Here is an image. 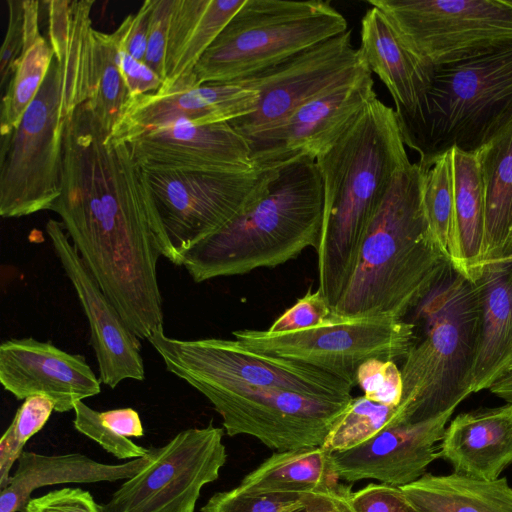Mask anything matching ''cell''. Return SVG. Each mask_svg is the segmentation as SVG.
<instances>
[{
    "instance_id": "cell-15",
    "label": "cell",
    "mask_w": 512,
    "mask_h": 512,
    "mask_svg": "<svg viewBox=\"0 0 512 512\" xmlns=\"http://www.w3.org/2000/svg\"><path fill=\"white\" fill-rule=\"evenodd\" d=\"M365 66L348 30L235 82L256 90L259 103L253 113L229 123L245 138L266 131Z\"/></svg>"
},
{
    "instance_id": "cell-11",
    "label": "cell",
    "mask_w": 512,
    "mask_h": 512,
    "mask_svg": "<svg viewBox=\"0 0 512 512\" xmlns=\"http://www.w3.org/2000/svg\"><path fill=\"white\" fill-rule=\"evenodd\" d=\"M391 21L409 50L433 68L512 42L509 0H369Z\"/></svg>"
},
{
    "instance_id": "cell-28",
    "label": "cell",
    "mask_w": 512,
    "mask_h": 512,
    "mask_svg": "<svg viewBox=\"0 0 512 512\" xmlns=\"http://www.w3.org/2000/svg\"><path fill=\"white\" fill-rule=\"evenodd\" d=\"M332 452L322 446L277 451L248 473L238 485L256 496L300 499L339 484Z\"/></svg>"
},
{
    "instance_id": "cell-4",
    "label": "cell",
    "mask_w": 512,
    "mask_h": 512,
    "mask_svg": "<svg viewBox=\"0 0 512 512\" xmlns=\"http://www.w3.org/2000/svg\"><path fill=\"white\" fill-rule=\"evenodd\" d=\"M323 222V185L315 160L278 168L266 195L251 209L183 255L196 283L273 268L317 248Z\"/></svg>"
},
{
    "instance_id": "cell-40",
    "label": "cell",
    "mask_w": 512,
    "mask_h": 512,
    "mask_svg": "<svg viewBox=\"0 0 512 512\" xmlns=\"http://www.w3.org/2000/svg\"><path fill=\"white\" fill-rule=\"evenodd\" d=\"M332 310L323 294L317 289L304 296L282 313L267 329L270 333L294 332L324 322Z\"/></svg>"
},
{
    "instance_id": "cell-36",
    "label": "cell",
    "mask_w": 512,
    "mask_h": 512,
    "mask_svg": "<svg viewBox=\"0 0 512 512\" xmlns=\"http://www.w3.org/2000/svg\"><path fill=\"white\" fill-rule=\"evenodd\" d=\"M94 37L98 78L94 94L87 102L110 135L130 94L118 66V45L114 33L95 30Z\"/></svg>"
},
{
    "instance_id": "cell-7",
    "label": "cell",
    "mask_w": 512,
    "mask_h": 512,
    "mask_svg": "<svg viewBox=\"0 0 512 512\" xmlns=\"http://www.w3.org/2000/svg\"><path fill=\"white\" fill-rule=\"evenodd\" d=\"M346 31L329 1L245 0L194 68L195 84L240 81Z\"/></svg>"
},
{
    "instance_id": "cell-35",
    "label": "cell",
    "mask_w": 512,
    "mask_h": 512,
    "mask_svg": "<svg viewBox=\"0 0 512 512\" xmlns=\"http://www.w3.org/2000/svg\"><path fill=\"white\" fill-rule=\"evenodd\" d=\"M399 424L398 406L376 403L364 396L352 398L321 446L330 452L349 450Z\"/></svg>"
},
{
    "instance_id": "cell-10",
    "label": "cell",
    "mask_w": 512,
    "mask_h": 512,
    "mask_svg": "<svg viewBox=\"0 0 512 512\" xmlns=\"http://www.w3.org/2000/svg\"><path fill=\"white\" fill-rule=\"evenodd\" d=\"M232 335L253 351L304 363L352 388L357 385V371L364 362L404 360L416 339L414 324L401 318L345 317L332 312L321 324L299 331L242 329Z\"/></svg>"
},
{
    "instance_id": "cell-33",
    "label": "cell",
    "mask_w": 512,
    "mask_h": 512,
    "mask_svg": "<svg viewBox=\"0 0 512 512\" xmlns=\"http://www.w3.org/2000/svg\"><path fill=\"white\" fill-rule=\"evenodd\" d=\"M418 163L423 172V202L430 229L444 255L460 270L452 149Z\"/></svg>"
},
{
    "instance_id": "cell-31",
    "label": "cell",
    "mask_w": 512,
    "mask_h": 512,
    "mask_svg": "<svg viewBox=\"0 0 512 512\" xmlns=\"http://www.w3.org/2000/svg\"><path fill=\"white\" fill-rule=\"evenodd\" d=\"M39 10V1L23 0V46L2 99L1 136L18 126L54 59L50 43L40 34Z\"/></svg>"
},
{
    "instance_id": "cell-32",
    "label": "cell",
    "mask_w": 512,
    "mask_h": 512,
    "mask_svg": "<svg viewBox=\"0 0 512 512\" xmlns=\"http://www.w3.org/2000/svg\"><path fill=\"white\" fill-rule=\"evenodd\" d=\"M454 208L460 270L471 277L483 262L485 196L476 152L452 148Z\"/></svg>"
},
{
    "instance_id": "cell-26",
    "label": "cell",
    "mask_w": 512,
    "mask_h": 512,
    "mask_svg": "<svg viewBox=\"0 0 512 512\" xmlns=\"http://www.w3.org/2000/svg\"><path fill=\"white\" fill-rule=\"evenodd\" d=\"M148 456L123 464L97 462L81 453L43 455L23 451L15 473L0 492V512H23L38 488L63 483H95L126 480L137 474Z\"/></svg>"
},
{
    "instance_id": "cell-25",
    "label": "cell",
    "mask_w": 512,
    "mask_h": 512,
    "mask_svg": "<svg viewBox=\"0 0 512 512\" xmlns=\"http://www.w3.org/2000/svg\"><path fill=\"white\" fill-rule=\"evenodd\" d=\"M49 43L62 74L63 112L70 116L92 98L98 78L93 0L44 1Z\"/></svg>"
},
{
    "instance_id": "cell-30",
    "label": "cell",
    "mask_w": 512,
    "mask_h": 512,
    "mask_svg": "<svg viewBox=\"0 0 512 512\" xmlns=\"http://www.w3.org/2000/svg\"><path fill=\"white\" fill-rule=\"evenodd\" d=\"M401 489L419 512H512V487L505 477L426 473Z\"/></svg>"
},
{
    "instance_id": "cell-43",
    "label": "cell",
    "mask_w": 512,
    "mask_h": 512,
    "mask_svg": "<svg viewBox=\"0 0 512 512\" xmlns=\"http://www.w3.org/2000/svg\"><path fill=\"white\" fill-rule=\"evenodd\" d=\"M23 512H102L89 491L62 488L31 498Z\"/></svg>"
},
{
    "instance_id": "cell-41",
    "label": "cell",
    "mask_w": 512,
    "mask_h": 512,
    "mask_svg": "<svg viewBox=\"0 0 512 512\" xmlns=\"http://www.w3.org/2000/svg\"><path fill=\"white\" fill-rule=\"evenodd\" d=\"M356 512H419L401 487L370 483L351 493Z\"/></svg>"
},
{
    "instance_id": "cell-34",
    "label": "cell",
    "mask_w": 512,
    "mask_h": 512,
    "mask_svg": "<svg viewBox=\"0 0 512 512\" xmlns=\"http://www.w3.org/2000/svg\"><path fill=\"white\" fill-rule=\"evenodd\" d=\"M74 413L75 429L117 459L148 456L149 448L130 440V437L138 438L144 435L143 425L136 410L118 408L99 412L79 401L74 406Z\"/></svg>"
},
{
    "instance_id": "cell-24",
    "label": "cell",
    "mask_w": 512,
    "mask_h": 512,
    "mask_svg": "<svg viewBox=\"0 0 512 512\" xmlns=\"http://www.w3.org/2000/svg\"><path fill=\"white\" fill-rule=\"evenodd\" d=\"M439 457L454 473L494 480L512 464V404L461 413L444 432Z\"/></svg>"
},
{
    "instance_id": "cell-14",
    "label": "cell",
    "mask_w": 512,
    "mask_h": 512,
    "mask_svg": "<svg viewBox=\"0 0 512 512\" xmlns=\"http://www.w3.org/2000/svg\"><path fill=\"white\" fill-rule=\"evenodd\" d=\"M222 417L227 435H249L277 451L321 446L350 401L279 388H195Z\"/></svg>"
},
{
    "instance_id": "cell-22",
    "label": "cell",
    "mask_w": 512,
    "mask_h": 512,
    "mask_svg": "<svg viewBox=\"0 0 512 512\" xmlns=\"http://www.w3.org/2000/svg\"><path fill=\"white\" fill-rule=\"evenodd\" d=\"M360 54L391 94L398 120L413 117L432 84L435 68L416 57L389 18L371 6L361 20Z\"/></svg>"
},
{
    "instance_id": "cell-20",
    "label": "cell",
    "mask_w": 512,
    "mask_h": 512,
    "mask_svg": "<svg viewBox=\"0 0 512 512\" xmlns=\"http://www.w3.org/2000/svg\"><path fill=\"white\" fill-rule=\"evenodd\" d=\"M0 382L18 400L50 399L59 413L101 392V381L83 356L32 337L1 343Z\"/></svg>"
},
{
    "instance_id": "cell-3",
    "label": "cell",
    "mask_w": 512,
    "mask_h": 512,
    "mask_svg": "<svg viewBox=\"0 0 512 512\" xmlns=\"http://www.w3.org/2000/svg\"><path fill=\"white\" fill-rule=\"evenodd\" d=\"M450 263L426 216L422 168L410 162L394 175L370 219L332 313L404 319Z\"/></svg>"
},
{
    "instance_id": "cell-1",
    "label": "cell",
    "mask_w": 512,
    "mask_h": 512,
    "mask_svg": "<svg viewBox=\"0 0 512 512\" xmlns=\"http://www.w3.org/2000/svg\"><path fill=\"white\" fill-rule=\"evenodd\" d=\"M88 102L67 117L57 213L77 253L140 340L164 331L157 263L182 261L146 174L126 142L108 140Z\"/></svg>"
},
{
    "instance_id": "cell-37",
    "label": "cell",
    "mask_w": 512,
    "mask_h": 512,
    "mask_svg": "<svg viewBox=\"0 0 512 512\" xmlns=\"http://www.w3.org/2000/svg\"><path fill=\"white\" fill-rule=\"evenodd\" d=\"M55 411L53 402L44 396H31L18 408L11 424L0 439V489L9 483L10 470L24 451L27 441L38 433Z\"/></svg>"
},
{
    "instance_id": "cell-44",
    "label": "cell",
    "mask_w": 512,
    "mask_h": 512,
    "mask_svg": "<svg viewBox=\"0 0 512 512\" xmlns=\"http://www.w3.org/2000/svg\"><path fill=\"white\" fill-rule=\"evenodd\" d=\"M153 0L143 2L137 13L128 15L113 32L118 45L133 58L145 59Z\"/></svg>"
},
{
    "instance_id": "cell-18",
    "label": "cell",
    "mask_w": 512,
    "mask_h": 512,
    "mask_svg": "<svg viewBox=\"0 0 512 512\" xmlns=\"http://www.w3.org/2000/svg\"><path fill=\"white\" fill-rule=\"evenodd\" d=\"M258 103V92L239 83L194 86L184 78L155 92L130 97L107 139L128 142L181 120L197 125L231 122L253 113Z\"/></svg>"
},
{
    "instance_id": "cell-46",
    "label": "cell",
    "mask_w": 512,
    "mask_h": 512,
    "mask_svg": "<svg viewBox=\"0 0 512 512\" xmlns=\"http://www.w3.org/2000/svg\"><path fill=\"white\" fill-rule=\"evenodd\" d=\"M117 60L130 97L155 92L162 86V79L145 62L133 58L119 45Z\"/></svg>"
},
{
    "instance_id": "cell-19",
    "label": "cell",
    "mask_w": 512,
    "mask_h": 512,
    "mask_svg": "<svg viewBox=\"0 0 512 512\" xmlns=\"http://www.w3.org/2000/svg\"><path fill=\"white\" fill-rule=\"evenodd\" d=\"M126 143L144 171L240 174L256 169L246 138L229 122L197 125L176 121Z\"/></svg>"
},
{
    "instance_id": "cell-47",
    "label": "cell",
    "mask_w": 512,
    "mask_h": 512,
    "mask_svg": "<svg viewBox=\"0 0 512 512\" xmlns=\"http://www.w3.org/2000/svg\"><path fill=\"white\" fill-rule=\"evenodd\" d=\"M350 486L338 484L334 488L305 493L300 496L304 512H356L351 503Z\"/></svg>"
},
{
    "instance_id": "cell-5",
    "label": "cell",
    "mask_w": 512,
    "mask_h": 512,
    "mask_svg": "<svg viewBox=\"0 0 512 512\" xmlns=\"http://www.w3.org/2000/svg\"><path fill=\"white\" fill-rule=\"evenodd\" d=\"M412 311L420 336L400 369L402 424L455 410L472 393L481 328L477 287L452 263Z\"/></svg>"
},
{
    "instance_id": "cell-42",
    "label": "cell",
    "mask_w": 512,
    "mask_h": 512,
    "mask_svg": "<svg viewBox=\"0 0 512 512\" xmlns=\"http://www.w3.org/2000/svg\"><path fill=\"white\" fill-rule=\"evenodd\" d=\"M173 0H153L144 62L166 79V46Z\"/></svg>"
},
{
    "instance_id": "cell-21",
    "label": "cell",
    "mask_w": 512,
    "mask_h": 512,
    "mask_svg": "<svg viewBox=\"0 0 512 512\" xmlns=\"http://www.w3.org/2000/svg\"><path fill=\"white\" fill-rule=\"evenodd\" d=\"M454 410L418 422L389 427L352 449L332 452L339 479H364L403 487L426 474L430 463L439 458L446 424Z\"/></svg>"
},
{
    "instance_id": "cell-45",
    "label": "cell",
    "mask_w": 512,
    "mask_h": 512,
    "mask_svg": "<svg viewBox=\"0 0 512 512\" xmlns=\"http://www.w3.org/2000/svg\"><path fill=\"white\" fill-rule=\"evenodd\" d=\"M8 28L0 53V86L8 84L23 46V0H7Z\"/></svg>"
},
{
    "instance_id": "cell-2",
    "label": "cell",
    "mask_w": 512,
    "mask_h": 512,
    "mask_svg": "<svg viewBox=\"0 0 512 512\" xmlns=\"http://www.w3.org/2000/svg\"><path fill=\"white\" fill-rule=\"evenodd\" d=\"M315 161L323 185L318 290L332 309L354 270L378 204L394 175L410 163L395 110L372 100Z\"/></svg>"
},
{
    "instance_id": "cell-6",
    "label": "cell",
    "mask_w": 512,
    "mask_h": 512,
    "mask_svg": "<svg viewBox=\"0 0 512 512\" xmlns=\"http://www.w3.org/2000/svg\"><path fill=\"white\" fill-rule=\"evenodd\" d=\"M512 122V42L435 68L419 111L398 120L408 147L426 160L452 148L476 152Z\"/></svg>"
},
{
    "instance_id": "cell-38",
    "label": "cell",
    "mask_w": 512,
    "mask_h": 512,
    "mask_svg": "<svg viewBox=\"0 0 512 512\" xmlns=\"http://www.w3.org/2000/svg\"><path fill=\"white\" fill-rule=\"evenodd\" d=\"M356 382L363 396L373 402L389 406H398L401 402L402 374L395 361L367 360L359 367Z\"/></svg>"
},
{
    "instance_id": "cell-8",
    "label": "cell",
    "mask_w": 512,
    "mask_h": 512,
    "mask_svg": "<svg viewBox=\"0 0 512 512\" xmlns=\"http://www.w3.org/2000/svg\"><path fill=\"white\" fill-rule=\"evenodd\" d=\"M168 372L194 389L201 385L279 388L337 401H350L352 387L301 362L253 351L234 339L180 340L164 331L147 340Z\"/></svg>"
},
{
    "instance_id": "cell-12",
    "label": "cell",
    "mask_w": 512,
    "mask_h": 512,
    "mask_svg": "<svg viewBox=\"0 0 512 512\" xmlns=\"http://www.w3.org/2000/svg\"><path fill=\"white\" fill-rule=\"evenodd\" d=\"M277 169L248 173L144 171L168 238L181 258L257 204Z\"/></svg>"
},
{
    "instance_id": "cell-23",
    "label": "cell",
    "mask_w": 512,
    "mask_h": 512,
    "mask_svg": "<svg viewBox=\"0 0 512 512\" xmlns=\"http://www.w3.org/2000/svg\"><path fill=\"white\" fill-rule=\"evenodd\" d=\"M478 290L481 328L472 393L512 371V257L486 261L470 277Z\"/></svg>"
},
{
    "instance_id": "cell-27",
    "label": "cell",
    "mask_w": 512,
    "mask_h": 512,
    "mask_svg": "<svg viewBox=\"0 0 512 512\" xmlns=\"http://www.w3.org/2000/svg\"><path fill=\"white\" fill-rule=\"evenodd\" d=\"M245 0H173L166 46L169 86L193 73L197 63Z\"/></svg>"
},
{
    "instance_id": "cell-39",
    "label": "cell",
    "mask_w": 512,
    "mask_h": 512,
    "mask_svg": "<svg viewBox=\"0 0 512 512\" xmlns=\"http://www.w3.org/2000/svg\"><path fill=\"white\" fill-rule=\"evenodd\" d=\"M201 512H304L300 499L256 496L239 486L213 494Z\"/></svg>"
},
{
    "instance_id": "cell-29",
    "label": "cell",
    "mask_w": 512,
    "mask_h": 512,
    "mask_svg": "<svg viewBox=\"0 0 512 512\" xmlns=\"http://www.w3.org/2000/svg\"><path fill=\"white\" fill-rule=\"evenodd\" d=\"M476 154L485 196L483 262L509 258L512 257V122Z\"/></svg>"
},
{
    "instance_id": "cell-13",
    "label": "cell",
    "mask_w": 512,
    "mask_h": 512,
    "mask_svg": "<svg viewBox=\"0 0 512 512\" xmlns=\"http://www.w3.org/2000/svg\"><path fill=\"white\" fill-rule=\"evenodd\" d=\"M224 428L212 423L177 433L151 447L150 459L102 505V512H194L202 488L227 460Z\"/></svg>"
},
{
    "instance_id": "cell-17",
    "label": "cell",
    "mask_w": 512,
    "mask_h": 512,
    "mask_svg": "<svg viewBox=\"0 0 512 512\" xmlns=\"http://www.w3.org/2000/svg\"><path fill=\"white\" fill-rule=\"evenodd\" d=\"M45 230L88 319L100 381L111 388L127 379L143 381L145 368L140 339L102 291L61 222L49 219Z\"/></svg>"
},
{
    "instance_id": "cell-16",
    "label": "cell",
    "mask_w": 512,
    "mask_h": 512,
    "mask_svg": "<svg viewBox=\"0 0 512 512\" xmlns=\"http://www.w3.org/2000/svg\"><path fill=\"white\" fill-rule=\"evenodd\" d=\"M376 98L372 72L366 65L274 127L246 138L255 168L277 169L305 158L316 160Z\"/></svg>"
},
{
    "instance_id": "cell-48",
    "label": "cell",
    "mask_w": 512,
    "mask_h": 512,
    "mask_svg": "<svg viewBox=\"0 0 512 512\" xmlns=\"http://www.w3.org/2000/svg\"><path fill=\"white\" fill-rule=\"evenodd\" d=\"M509 2L512 4V0H509Z\"/></svg>"
},
{
    "instance_id": "cell-9",
    "label": "cell",
    "mask_w": 512,
    "mask_h": 512,
    "mask_svg": "<svg viewBox=\"0 0 512 512\" xmlns=\"http://www.w3.org/2000/svg\"><path fill=\"white\" fill-rule=\"evenodd\" d=\"M62 74L54 58L18 126L1 136L0 215L27 216L50 210L62 192Z\"/></svg>"
}]
</instances>
